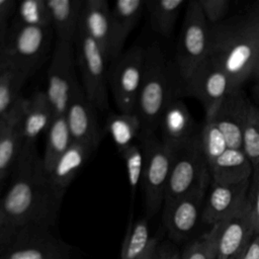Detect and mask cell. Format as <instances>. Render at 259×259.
Instances as JSON below:
<instances>
[{"instance_id":"6da1fadb","label":"cell","mask_w":259,"mask_h":259,"mask_svg":"<svg viewBox=\"0 0 259 259\" xmlns=\"http://www.w3.org/2000/svg\"><path fill=\"white\" fill-rule=\"evenodd\" d=\"M12 171V180L0 198V206L8 222L17 230L52 229L65 191L51 181L35 144H24Z\"/></svg>"},{"instance_id":"7a4b0ae2","label":"cell","mask_w":259,"mask_h":259,"mask_svg":"<svg viewBox=\"0 0 259 259\" xmlns=\"http://www.w3.org/2000/svg\"><path fill=\"white\" fill-rule=\"evenodd\" d=\"M258 1L210 27L209 57L229 76L233 87L253 77L256 59Z\"/></svg>"},{"instance_id":"3957f363","label":"cell","mask_w":259,"mask_h":259,"mask_svg":"<svg viewBox=\"0 0 259 259\" xmlns=\"http://www.w3.org/2000/svg\"><path fill=\"white\" fill-rule=\"evenodd\" d=\"M175 97H180V83L173 63L166 57L158 44L146 48L145 69L136 111L142 136L156 134L166 105Z\"/></svg>"},{"instance_id":"277c9868","label":"cell","mask_w":259,"mask_h":259,"mask_svg":"<svg viewBox=\"0 0 259 259\" xmlns=\"http://www.w3.org/2000/svg\"><path fill=\"white\" fill-rule=\"evenodd\" d=\"M210 27L197 0L186 4L173 67L180 83V90L194 70L208 57Z\"/></svg>"},{"instance_id":"5b68a950","label":"cell","mask_w":259,"mask_h":259,"mask_svg":"<svg viewBox=\"0 0 259 259\" xmlns=\"http://www.w3.org/2000/svg\"><path fill=\"white\" fill-rule=\"evenodd\" d=\"M144 152L142 185L148 217L154 215L164 204L165 191L175 152L154 135L139 138Z\"/></svg>"},{"instance_id":"8992f818","label":"cell","mask_w":259,"mask_h":259,"mask_svg":"<svg viewBox=\"0 0 259 259\" xmlns=\"http://www.w3.org/2000/svg\"><path fill=\"white\" fill-rule=\"evenodd\" d=\"M76 59L78 61L82 89L87 99L98 110L108 108V73L106 71L107 59L101 47L79 28L74 40Z\"/></svg>"},{"instance_id":"52a82bcc","label":"cell","mask_w":259,"mask_h":259,"mask_svg":"<svg viewBox=\"0 0 259 259\" xmlns=\"http://www.w3.org/2000/svg\"><path fill=\"white\" fill-rule=\"evenodd\" d=\"M210 183L209 167L203 155L198 134L190 144L175 152L164 204L186 195L201 185Z\"/></svg>"},{"instance_id":"ba28073f","label":"cell","mask_w":259,"mask_h":259,"mask_svg":"<svg viewBox=\"0 0 259 259\" xmlns=\"http://www.w3.org/2000/svg\"><path fill=\"white\" fill-rule=\"evenodd\" d=\"M146 49L133 46L121 54L108 71V84L118 112L135 113L145 69Z\"/></svg>"},{"instance_id":"9c48e42d","label":"cell","mask_w":259,"mask_h":259,"mask_svg":"<svg viewBox=\"0 0 259 259\" xmlns=\"http://www.w3.org/2000/svg\"><path fill=\"white\" fill-rule=\"evenodd\" d=\"M79 87L75 70L74 42L57 40L47 71L45 89L55 116L65 114L72 96Z\"/></svg>"},{"instance_id":"30bf717a","label":"cell","mask_w":259,"mask_h":259,"mask_svg":"<svg viewBox=\"0 0 259 259\" xmlns=\"http://www.w3.org/2000/svg\"><path fill=\"white\" fill-rule=\"evenodd\" d=\"M232 88L229 76L208 56L182 86L180 98H196L204 109V120H210Z\"/></svg>"},{"instance_id":"8fae6325","label":"cell","mask_w":259,"mask_h":259,"mask_svg":"<svg viewBox=\"0 0 259 259\" xmlns=\"http://www.w3.org/2000/svg\"><path fill=\"white\" fill-rule=\"evenodd\" d=\"M51 28L15 21L9 27L5 44V57L8 65L31 73L49 48Z\"/></svg>"},{"instance_id":"7c38bea8","label":"cell","mask_w":259,"mask_h":259,"mask_svg":"<svg viewBox=\"0 0 259 259\" xmlns=\"http://www.w3.org/2000/svg\"><path fill=\"white\" fill-rule=\"evenodd\" d=\"M76 251L49 228H24L18 230L11 247L0 259H74Z\"/></svg>"},{"instance_id":"4fadbf2b","label":"cell","mask_w":259,"mask_h":259,"mask_svg":"<svg viewBox=\"0 0 259 259\" xmlns=\"http://www.w3.org/2000/svg\"><path fill=\"white\" fill-rule=\"evenodd\" d=\"M217 259H240L255 233L248 200L238 211L211 227Z\"/></svg>"},{"instance_id":"5bb4252c","label":"cell","mask_w":259,"mask_h":259,"mask_svg":"<svg viewBox=\"0 0 259 259\" xmlns=\"http://www.w3.org/2000/svg\"><path fill=\"white\" fill-rule=\"evenodd\" d=\"M210 184L201 185L184 196L164 204V222L169 235L176 240L189 236L202 217V209Z\"/></svg>"},{"instance_id":"9a60e30c","label":"cell","mask_w":259,"mask_h":259,"mask_svg":"<svg viewBox=\"0 0 259 259\" xmlns=\"http://www.w3.org/2000/svg\"><path fill=\"white\" fill-rule=\"evenodd\" d=\"M251 104L243 87H234L210 119L224 135L228 148L242 149L243 130Z\"/></svg>"},{"instance_id":"2e32d148","label":"cell","mask_w":259,"mask_h":259,"mask_svg":"<svg viewBox=\"0 0 259 259\" xmlns=\"http://www.w3.org/2000/svg\"><path fill=\"white\" fill-rule=\"evenodd\" d=\"M158 130L162 143L174 152L190 144L199 134L188 107L180 97L173 98L166 105Z\"/></svg>"},{"instance_id":"e0dca14e","label":"cell","mask_w":259,"mask_h":259,"mask_svg":"<svg viewBox=\"0 0 259 259\" xmlns=\"http://www.w3.org/2000/svg\"><path fill=\"white\" fill-rule=\"evenodd\" d=\"M250 180L237 184L211 182L205 196L201 220L211 227L232 215L247 202Z\"/></svg>"},{"instance_id":"ac0fdd59","label":"cell","mask_w":259,"mask_h":259,"mask_svg":"<svg viewBox=\"0 0 259 259\" xmlns=\"http://www.w3.org/2000/svg\"><path fill=\"white\" fill-rule=\"evenodd\" d=\"M65 117L73 142L99 145L101 133L96 108L87 99L81 86L72 96Z\"/></svg>"},{"instance_id":"d6986e66","label":"cell","mask_w":259,"mask_h":259,"mask_svg":"<svg viewBox=\"0 0 259 259\" xmlns=\"http://www.w3.org/2000/svg\"><path fill=\"white\" fill-rule=\"evenodd\" d=\"M80 28L101 47L107 61H112L111 15L106 0L84 1Z\"/></svg>"},{"instance_id":"ffe728a7","label":"cell","mask_w":259,"mask_h":259,"mask_svg":"<svg viewBox=\"0 0 259 259\" xmlns=\"http://www.w3.org/2000/svg\"><path fill=\"white\" fill-rule=\"evenodd\" d=\"M145 10V0H118L110 7L112 61L121 54L132 30L137 26Z\"/></svg>"},{"instance_id":"44dd1931","label":"cell","mask_w":259,"mask_h":259,"mask_svg":"<svg viewBox=\"0 0 259 259\" xmlns=\"http://www.w3.org/2000/svg\"><path fill=\"white\" fill-rule=\"evenodd\" d=\"M97 147L93 144L73 142L48 172L53 184L60 190L66 192L71 182L85 166Z\"/></svg>"},{"instance_id":"7402d4cb","label":"cell","mask_w":259,"mask_h":259,"mask_svg":"<svg viewBox=\"0 0 259 259\" xmlns=\"http://www.w3.org/2000/svg\"><path fill=\"white\" fill-rule=\"evenodd\" d=\"M54 118L55 113L45 91H36L25 98L21 118L24 144H35L38 137L47 133Z\"/></svg>"},{"instance_id":"603a6c76","label":"cell","mask_w":259,"mask_h":259,"mask_svg":"<svg viewBox=\"0 0 259 259\" xmlns=\"http://www.w3.org/2000/svg\"><path fill=\"white\" fill-rule=\"evenodd\" d=\"M253 171V165L242 149L228 148L209 166L211 182L225 185L250 180Z\"/></svg>"},{"instance_id":"cb8c5ba5","label":"cell","mask_w":259,"mask_h":259,"mask_svg":"<svg viewBox=\"0 0 259 259\" xmlns=\"http://www.w3.org/2000/svg\"><path fill=\"white\" fill-rule=\"evenodd\" d=\"M51 18V26L57 34V40L74 42L80 28L82 0H46Z\"/></svg>"},{"instance_id":"d4e9b609","label":"cell","mask_w":259,"mask_h":259,"mask_svg":"<svg viewBox=\"0 0 259 259\" xmlns=\"http://www.w3.org/2000/svg\"><path fill=\"white\" fill-rule=\"evenodd\" d=\"M25 98H22L8 123L0 132V179L14 168L24 146L21 118Z\"/></svg>"},{"instance_id":"484cf974","label":"cell","mask_w":259,"mask_h":259,"mask_svg":"<svg viewBox=\"0 0 259 259\" xmlns=\"http://www.w3.org/2000/svg\"><path fill=\"white\" fill-rule=\"evenodd\" d=\"M158 240L152 237L147 219L130 221L121 245L120 259H155Z\"/></svg>"},{"instance_id":"4316f807","label":"cell","mask_w":259,"mask_h":259,"mask_svg":"<svg viewBox=\"0 0 259 259\" xmlns=\"http://www.w3.org/2000/svg\"><path fill=\"white\" fill-rule=\"evenodd\" d=\"M29 75V71L13 66H8L0 75V132L22 100L20 91Z\"/></svg>"},{"instance_id":"83f0119b","label":"cell","mask_w":259,"mask_h":259,"mask_svg":"<svg viewBox=\"0 0 259 259\" xmlns=\"http://www.w3.org/2000/svg\"><path fill=\"white\" fill-rule=\"evenodd\" d=\"M186 4L185 0H145V9L148 11L152 29L161 36H170L179 13Z\"/></svg>"},{"instance_id":"f1b7e54d","label":"cell","mask_w":259,"mask_h":259,"mask_svg":"<svg viewBox=\"0 0 259 259\" xmlns=\"http://www.w3.org/2000/svg\"><path fill=\"white\" fill-rule=\"evenodd\" d=\"M105 131L112 139L117 151L122 153L140 138L142 125L136 113H112L105 122Z\"/></svg>"},{"instance_id":"f546056e","label":"cell","mask_w":259,"mask_h":259,"mask_svg":"<svg viewBox=\"0 0 259 259\" xmlns=\"http://www.w3.org/2000/svg\"><path fill=\"white\" fill-rule=\"evenodd\" d=\"M46 134V148L42 156V162L45 168L49 172L57 159L73 143L65 114L55 116Z\"/></svg>"},{"instance_id":"4dcf8cb0","label":"cell","mask_w":259,"mask_h":259,"mask_svg":"<svg viewBox=\"0 0 259 259\" xmlns=\"http://www.w3.org/2000/svg\"><path fill=\"white\" fill-rule=\"evenodd\" d=\"M199 142L208 167L228 149L224 135L211 120H204L199 131Z\"/></svg>"},{"instance_id":"1f68e13d","label":"cell","mask_w":259,"mask_h":259,"mask_svg":"<svg viewBox=\"0 0 259 259\" xmlns=\"http://www.w3.org/2000/svg\"><path fill=\"white\" fill-rule=\"evenodd\" d=\"M242 150L253 168L259 167V108L251 104L242 135Z\"/></svg>"},{"instance_id":"d6a6232c","label":"cell","mask_w":259,"mask_h":259,"mask_svg":"<svg viewBox=\"0 0 259 259\" xmlns=\"http://www.w3.org/2000/svg\"><path fill=\"white\" fill-rule=\"evenodd\" d=\"M16 21L26 25L52 27L46 0H24L15 8Z\"/></svg>"},{"instance_id":"836d02e7","label":"cell","mask_w":259,"mask_h":259,"mask_svg":"<svg viewBox=\"0 0 259 259\" xmlns=\"http://www.w3.org/2000/svg\"><path fill=\"white\" fill-rule=\"evenodd\" d=\"M120 155L124 161L131 194L132 196H135L143 178L145 161L143 148L140 143H135L120 153Z\"/></svg>"},{"instance_id":"e575fe53","label":"cell","mask_w":259,"mask_h":259,"mask_svg":"<svg viewBox=\"0 0 259 259\" xmlns=\"http://www.w3.org/2000/svg\"><path fill=\"white\" fill-rule=\"evenodd\" d=\"M217 256L215 240L209 231L189 245L180 259H217Z\"/></svg>"},{"instance_id":"d590c367","label":"cell","mask_w":259,"mask_h":259,"mask_svg":"<svg viewBox=\"0 0 259 259\" xmlns=\"http://www.w3.org/2000/svg\"><path fill=\"white\" fill-rule=\"evenodd\" d=\"M209 26L224 21L230 10V0H197Z\"/></svg>"},{"instance_id":"8d00e7d4","label":"cell","mask_w":259,"mask_h":259,"mask_svg":"<svg viewBox=\"0 0 259 259\" xmlns=\"http://www.w3.org/2000/svg\"><path fill=\"white\" fill-rule=\"evenodd\" d=\"M247 200L250 207L255 233L259 234V167L254 169L253 175L250 179Z\"/></svg>"},{"instance_id":"74e56055","label":"cell","mask_w":259,"mask_h":259,"mask_svg":"<svg viewBox=\"0 0 259 259\" xmlns=\"http://www.w3.org/2000/svg\"><path fill=\"white\" fill-rule=\"evenodd\" d=\"M17 3L13 0H0V58H5V44L9 30L8 19L15 11ZM7 60V59H6Z\"/></svg>"},{"instance_id":"f35d334b","label":"cell","mask_w":259,"mask_h":259,"mask_svg":"<svg viewBox=\"0 0 259 259\" xmlns=\"http://www.w3.org/2000/svg\"><path fill=\"white\" fill-rule=\"evenodd\" d=\"M18 230L7 220L0 206V255L7 251L16 240Z\"/></svg>"},{"instance_id":"ab89813d","label":"cell","mask_w":259,"mask_h":259,"mask_svg":"<svg viewBox=\"0 0 259 259\" xmlns=\"http://www.w3.org/2000/svg\"><path fill=\"white\" fill-rule=\"evenodd\" d=\"M240 259H259V234H255Z\"/></svg>"},{"instance_id":"60d3db41","label":"cell","mask_w":259,"mask_h":259,"mask_svg":"<svg viewBox=\"0 0 259 259\" xmlns=\"http://www.w3.org/2000/svg\"><path fill=\"white\" fill-rule=\"evenodd\" d=\"M180 255L177 251L170 245H163L161 247L158 246L155 259H180Z\"/></svg>"},{"instance_id":"b9f144b4","label":"cell","mask_w":259,"mask_h":259,"mask_svg":"<svg viewBox=\"0 0 259 259\" xmlns=\"http://www.w3.org/2000/svg\"><path fill=\"white\" fill-rule=\"evenodd\" d=\"M253 77L256 82L259 81V1H258V21H257V31H256V59H255V69Z\"/></svg>"},{"instance_id":"7bdbcfd3","label":"cell","mask_w":259,"mask_h":259,"mask_svg":"<svg viewBox=\"0 0 259 259\" xmlns=\"http://www.w3.org/2000/svg\"><path fill=\"white\" fill-rule=\"evenodd\" d=\"M254 91H255V96H256V99L258 101V104H255L258 108H259V81L256 82V85H255V88H254Z\"/></svg>"},{"instance_id":"ee69618b","label":"cell","mask_w":259,"mask_h":259,"mask_svg":"<svg viewBox=\"0 0 259 259\" xmlns=\"http://www.w3.org/2000/svg\"><path fill=\"white\" fill-rule=\"evenodd\" d=\"M2 71H3V67H2V65L0 64V75H1V73H2Z\"/></svg>"},{"instance_id":"f6af8a7d","label":"cell","mask_w":259,"mask_h":259,"mask_svg":"<svg viewBox=\"0 0 259 259\" xmlns=\"http://www.w3.org/2000/svg\"><path fill=\"white\" fill-rule=\"evenodd\" d=\"M1 181H2V180H1V179H0V182H1Z\"/></svg>"}]
</instances>
